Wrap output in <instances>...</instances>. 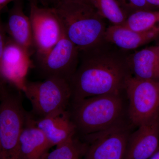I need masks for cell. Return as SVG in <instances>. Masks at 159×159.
<instances>
[{"label": "cell", "mask_w": 159, "mask_h": 159, "mask_svg": "<svg viewBox=\"0 0 159 159\" xmlns=\"http://www.w3.org/2000/svg\"><path fill=\"white\" fill-rule=\"evenodd\" d=\"M105 43L80 51L79 65L70 84L73 101L105 95H122L132 75L127 57L105 48Z\"/></svg>", "instance_id": "obj_1"}, {"label": "cell", "mask_w": 159, "mask_h": 159, "mask_svg": "<svg viewBox=\"0 0 159 159\" xmlns=\"http://www.w3.org/2000/svg\"><path fill=\"white\" fill-rule=\"evenodd\" d=\"M63 31L80 51L105 43L107 28L103 18L90 3L60 0L53 6Z\"/></svg>", "instance_id": "obj_2"}, {"label": "cell", "mask_w": 159, "mask_h": 159, "mask_svg": "<svg viewBox=\"0 0 159 159\" xmlns=\"http://www.w3.org/2000/svg\"><path fill=\"white\" fill-rule=\"evenodd\" d=\"M71 119L77 131L85 136L124 122L122 95H105L73 101Z\"/></svg>", "instance_id": "obj_3"}, {"label": "cell", "mask_w": 159, "mask_h": 159, "mask_svg": "<svg viewBox=\"0 0 159 159\" xmlns=\"http://www.w3.org/2000/svg\"><path fill=\"white\" fill-rule=\"evenodd\" d=\"M0 159H22L20 138L28 117L19 95L9 93L1 83Z\"/></svg>", "instance_id": "obj_4"}, {"label": "cell", "mask_w": 159, "mask_h": 159, "mask_svg": "<svg viewBox=\"0 0 159 159\" xmlns=\"http://www.w3.org/2000/svg\"><path fill=\"white\" fill-rule=\"evenodd\" d=\"M22 89L33 111L41 118L67 111L72 99L70 81L57 77H48L43 81H25Z\"/></svg>", "instance_id": "obj_5"}, {"label": "cell", "mask_w": 159, "mask_h": 159, "mask_svg": "<svg viewBox=\"0 0 159 159\" xmlns=\"http://www.w3.org/2000/svg\"><path fill=\"white\" fill-rule=\"evenodd\" d=\"M125 91L129 100L128 117L133 125L139 126L159 116V80L131 75Z\"/></svg>", "instance_id": "obj_6"}, {"label": "cell", "mask_w": 159, "mask_h": 159, "mask_svg": "<svg viewBox=\"0 0 159 159\" xmlns=\"http://www.w3.org/2000/svg\"><path fill=\"white\" fill-rule=\"evenodd\" d=\"M31 21L34 50L37 60L45 57L59 41L63 29L53 7H40L30 3Z\"/></svg>", "instance_id": "obj_7"}, {"label": "cell", "mask_w": 159, "mask_h": 159, "mask_svg": "<svg viewBox=\"0 0 159 159\" xmlns=\"http://www.w3.org/2000/svg\"><path fill=\"white\" fill-rule=\"evenodd\" d=\"M80 51L66 36H62L53 49L37 60L38 67L45 78L57 77L70 81L79 63Z\"/></svg>", "instance_id": "obj_8"}, {"label": "cell", "mask_w": 159, "mask_h": 159, "mask_svg": "<svg viewBox=\"0 0 159 159\" xmlns=\"http://www.w3.org/2000/svg\"><path fill=\"white\" fill-rule=\"evenodd\" d=\"M131 133L124 122L97 133L86 136L89 145L84 159H124Z\"/></svg>", "instance_id": "obj_9"}, {"label": "cell", "mask_w": 159, "mask_h": 159, "mask_svg": "<svg viewBox=\"0 0 159 159\" xmlns=\"http://www.w3.org/2000/svg\"><path fill=\"white\" fill-rule=\"evenodd\" d=\"M159 149V116L138 126L129 139L124 159H149Z\"/></svg>", "instance_id": "obj_10"}, {"label": "cell", "mask_w": 159, "mask_h": 159, "mask_svg": "<svg viewBox=\"0 0 159 159\" xmlns=\"http://www.w3.org/2000/svg\"><path fill=\"white\" fill-rule=\"evenodd\" d=\"M5 26L8 35L30 57L35 50L31 21L24 12L23 0L15 1L8 12V20Z\"/></svg>", "instance_id": "obj_11"}, {"label": "cell", "mask_w": 159, "mask_h": 159, "mask_svg": "<svg viewBox=\"0 0 159 159\" xmlns=\"http://www.w3.org/2000/svg\"><path fill=\"white\" fill-rule=\"evenodd\" d=\"M30 63V57L24 49L8 35L3 54L0 56V70L3 81L16 83L22 88L24 73Z\"/></svg>", "instance_id": "obj_12"}, {"label": "cell", "mask_w": 159, "mask_h": 159, "mask_svg": "<svg viewBox=\"0 0 159 159\" xmlns=\"http://www.w3.org/2000/svg\"><path fill=\"white\" fill-rule=\"evenodd\" d=\"M34 122L44 134L51 147L74 138L77 132L67 111L40 118Z\"/></svg>", "instance_id": "obj_13"}, {"label": "cell", "mask_w": 159, "mask_h": 159, "mask_svg": "<svg viewBox=\"0 0 159 159\" xmlns=\"http://www.w3.org/2000/svg\"><path fill=\"white\" fill-rule=\"evenodd\" d=\"M20 147L22 159H43L51 147L34 121L28 118L20 136Z\"/></svg>", "instance_id": "obj_14"}, {"label": "cell", "mask_w": 159, "mask_h": 159, "mask_svg": "<svg viewBox=\"0 0 159 159\" xmlns=\"http://www.w3.org/2000/svg\"><path fill=\"white\" fill-rule=\"evenodd\" d=\"M159 35V29L141 32L133 31L123 25H112L107 28L105 40L106 42L123 50H131L148 43Z\"/></svg>", "instance_id": "obj_15"}, {"label": "cell", "mask_w": 159, "mask_h": 159, "mask_svg": "<svg viewBox=\"0 0 159 159\" xmlns=\"http://www.w3.org/2000/svg\"><path fill=\"white\" fill-rule=\"evenodd\" d=\"M127 64L133 77L140 79L159 80L158 46L137 51L127 57Z\"/></svg>", "instance_id": "obj_16"}, {"label": "cell", "mask_w": 159, "mask_h": 159, "mask_svg": "<svg viewBox=\"0 0 159 159\" xmlns=\"http://www.w3.org/2000/svg\"><path fill=\"white\" fill-rule=\"evenodd\" d=\"M122 25L133 31L141 32L159 29V11L142 10L134 11L129 14Z\"/></svg>", "instance_id": "obj_17"}, {"label": "cell", "mask_w": 159, "mask_h": 159, "mask_svg": "<svg viewBox=\"0 0 159 159\" xmlns=\"http://www.w3.org/2000/svg\"><path fill=\"white\" fill-rule=\"evenodd\" d=\"M89 3L103 19L113 25H122L128 17L117 0H89Z\"/></svg>", "instance_id": "obj_18"}, {"label": "cell", "mask_w": 159, "mask_h": 159, "mask_svg": "<svg viewBox=\"0 0 159 159\" xmlns=\"http://www.w3.org/2000/svg\"><path fill=\"white\" fill-rule=\"evenodd\" d=\"M82 146L74 137L57 145L51 152H48L43 159H81Z\"/></svg>", "instance_id": "obj_19"}, {"label": "cell", "mask_w": 159, "mask_h": 159, "mask_svg": "<svg viewBox=\"0 0 159 159\" xmlns=\"http://www.w3.org/2000/svg\"><path fill=\"white\" fill-rule=\"evenodd\" d=\"M124 10L130 13L142 10H152L153 7L150 6L146 0H117Z\"/></svg>", "instance_id": "obj_20"}, {"label": "cell", "mask_w": 159, "mask_h": 159, "mask_svg": "<svg viewBox=\"0 0 159 159\" xmlns=\"http://www.w3.org/2000/svg\"><path fill=\"white\" fill-rule=\"evenodd\" d=\"M60 0H32V2L38 4L40 3L44 7H51L57 4Z\"/></svg>", "instance_id": "obj_21"}, {"label": "cell", "mask_w": 159, "mask_h": 159, "mask_svg": "<svg viewBox=\"0 0 159 159\" xmlns=\"http://www.w3.org/2000/svg\"><path fill=\"white\" fill-rule=\"evenodd\" d=\"M16 0H0V10L3 11L7 7V5L12 2H15ZM30 3L32 2V0H28Z\"/></svg>", "instance_id": "obj_22"}, {"label": "cell", "mask_w": 159, "mask_h": 159, "mask_svg": "<svg viewBox=\"0 0 159 159\" xmlns=\"http://www.w3.org/2000/svg\"><path fill=\"white\" fill-rule=\"evenodd\" d=\"M147 3L152 7L159 8V0H146Z\"/></svg>", "instance_id": "obj_23"}, {"label": "cell", "mask_w": 159, "mask_h": 159, "mask_svg": "<svg viewBox=\"0 0 159 159\" xmlns=\"http://www.w3.org/2000/svg\"><path fill=\"white\" fill-rule=\"evenodd\" d=\"M149 159H159V149Z\"/></svg>", "instance_id": "obj_24"}, {"label": "cell", "mask_w": 159, "mask_h": 159, "mask_svg": "<svg viewBox=\"0 0 159 159\" xmlns=\"http://www.w3.org/2000/svg\"><path fill=\"white\" fill-rule=\"evenodd\" d=\"M71 1H77V2H84L89 3V0H71Z\"/></svg>", "instance_id": "obj_25"}, {"label": "cell", "mask_w": 159, "mask_h": 159, "mask_svg": "<svg viewBox=\"0 0 159 159\" xmlns=\"http://www.w3.org/2000/svg\"><path fill=\"white\" fill-rule=\"evenodd\" d=\"M158 46V50H159V45Z\"/></svg>", "instance_id": "obj_26"}]
</instances>
